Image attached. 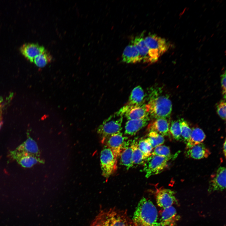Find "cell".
I'll list each match as a JSON object with an SVG mask.
<instances>
[{
  "instance_id": "6da1fadb",
  "label": "cell",
  "mask_w": 226,
  "mask_h": 226,
  "mask_svg": "<svg viewBox=\"0 0 226 226\" xmlns=\"http://www.w3.org/2000/svg\"><path fill=\"white\" fill-rule=\"evenodd\" d=\"M159 90L152 89L145 106L149 115L154 119L167 118L172 110L171 101L168 95L161 94Z\"/></svg>"
},
{
  "instance_id": "7a4b0ae2",
  "label": "cell",
  "mask_w": 226,
  "mask_h": 226,
  "mask_svg": "<svg viewBox=\"0 0 226 226\" xmlns=\"http://www.w3.org/2000/svg\"><path fill=\"white\" fill-rule=\"evenodd\" d=\"M132 221L134 226H159L158 211L151 201L145 197L141 199Z\"/></svg>"
},
{
  "instance_id": "3957f363",
  "label": "cell",
  "mask_w": 226,
  "mask_h": 226,
  "mask_svg": "<svg viewBox=\"0 0 226 226\" xmlns=\"http://www.w3.org/2000/svg\"><path fill=\"white\" fill-rule=\"evenodd\" d=\"M91 225L92 226H134L126 211L116 208L100 212Z\"/></svg>"
},
{
  "instance_id": "277c9868",
  "label": "cell",
  "mask_w": 226,
  "mask_h": 226,
  "mask_svg": "<svg viewBox=\"0 0 226 226\" xmlns=\"http://www.w3.org/2000/svg\"><path fill=\"white\" fill-rule=\"evenodd\" d=\"M123 116L118 111L104 121L98 128L97 132L102 143L111 136L121 132Z\"/></svg>"
},
{
  "instance_id": "5b68a950",
  "label": "cell",
  "mask_w": 226,
  "mask_h": 226,
  "mask_svg": "<svg viewBox=\"0 0 226 226\" xmlns=\"http://www.w3.org/2000/svg\"><path fill=\"white\" fill-rule=\"evenodd\" d=\"M144 40L148 49L151 63L157 62L170 47V44L165 39L155 34L149 35L144 38Z\"/></svg>"
},
{
  "instance_id": "8992f818",
  "label": "cell",
  "mask_w": 226,
  "mask_h": 226,
  "mask_svg": "<svg viewBox=\"0 0 226 226\" xmlns=\"http://www.w3.org/2000/svg\"><path fill=\"white\" fill-rule=\"evenodd\" d=\"M176 154L167 157L153 155L148 157L143 164V171L146 178L161 173L166 168L168 162L175 158Z\"/></svg>"
},
{
  "instance_id": "52a82bcc",
  "label": "cell",
  "mask_w": 226,
  "mask_h": 226,
  "mask_svg": "<svg viewBox=\"0 0 226 226\" xmlns=\"http://www.w3.org/2000/svg\"><path fill=\"white\" fill-rule=\"evenodd\" d=\"M117 159L112 151L105 145L100 153V161L102 175L106 178H109L116 170Z\"/></svg>"
},
{
  "instance_id": "ba28073f",
  "label": "cell",
  "mask_w": 226,
  "mask_h": 226,
  "mask_svg": "<svg viewBox=\"0 0 226 226\" xmlns=\"http://www.w3.org/2000/svg\"><path fill=\"white\" fill-rule=\"evenodd\" d=\"M126 137L123 136L121 132L108 138L104 143L117 158L119 157L122 151L129 143L126 142Z\"/></svg>"
},
{
  "instance_id": "9c48e42d",
  "label": "cell",
  "mask_w": 226,
  "mask_h": 226,
  "mask_svg": "<svg viewBox=\"0 0 226 226\" xmlns=\"http://www.w3.org/2000/svg\"><path fill=\"white\" fill-rule=\"evenodd\" d=\"M118 111L128 120L140 119L149 116L145 105L144 104L132 106L126 105Z\"/></svg>"
},
{
  "instance_id": "30bf717a",
  "label": "cell",
  "mask_w": 226,
  "mask_h": 226,
  "mask_svg": "<svg viewBox=\"0 0 226 226\" xmlns=\"http://www.w3.org/2000/svg\"><path fill=\"white\" fill-rule=\"evenodd\" d=\"M226 171L224 167H220L218 169L210 181L208 189L209 192L221 191L225 188Z\"/></svg>"
},
{
  "instance_id": "8fae6325",
  "label": "cell",
  "mask_w": 226,
  "mask_h": 226,
  "mask_svg": "<svg viewBox=\"0 0 226 226\" xmlns=\"http://www.w3.org/2000/svg\"><path fill=\"white\" fill-rule=\"evenodd\" d=\"M9 156L24 168H30L38 163H44L43 161L40 158L31 154L17 152L14 150L10 151Z\"/></svg>"
},
{
  "instance_id": "7c38bea8",
  "label": "cell",
  "mask_w": 226,
  "mask_h": 226,
  "mask_svg": "<svg viewBox=\"0 0 226 226\" xmlns=\"http://www.w3.org/2000/svg\"><path fill=\"white\" fill-rule=\"evenodd\" d=\"M174 191L168 189H163L159 190L156 195V201L157 205L163 208L172 206L177 202Z\"/></svg>"
},
{
  "instance_id": "4fadbf2b",
  "label": "cell",
  "mask_w": 226,
  "mask_h": 226,
  "mask_svg": "<svg viewBox=\"0 0 226 226\" xmlns=\"http://www.w3.org/2000/svg\"><path fill=\"white\" fill-rule=\"evenodd\" d=\"M170 123L166 118L155 119L148 124V131L155 132L163 137L169 135Z\"/></svg>"
},
{
  "instance_id": "5bb4252c",
  "label": "cell",
  "mask_w": 226,
  "mask_h": 226,
  "mask_svg": "<svg viewBox=\"0 0 226 226\" xmlns=\"http://www.w3.org/2000/svg\"><path fill=\"white\" fill-rule=\"evenodd\" d=\"M179 219L175 208L171 206L164 208L158 221L159 226H173Z\"/></svg>"
},
{
  "instance_id": "9a60e30c",
  "label": "cell",
  "mask_w": 226,
  "mask_h": 226,
  "mask_svg": "<svg viewBox=\"0 0 226 226\" xmlns=\"http://www.w3.org/2000/svg\"><path fill=\"white\" fill-rule=\"evenodd\" d=\"M45 50V48L38 44L26 43L20 48L22 54L31 62H33L34 58Z\"/></svg>"
},
{
  "instance_id": "2e32d148",
  "label": "cell",
  "mask_w": 226,
  "mask_h": 226,
  "mask_svg": "<svg viewBox=\"0 0 226 226\" xmlns=\"http://www.w3.org/2000/svg\"><path fill=\"white\" fill-rule=\"evenodd\" d=\"M27 137L26 141L19 146L14 150L40 158V152L36 142L30 136L29 133H27Z\"/></svg>"
},
{
  "instance_id": "e0dca14e",
  "label": "cell",
  "mask_w": 226,
  "mask_h": 226,
  "mask_svg": "<svg viewBox=\"0 0 226 226\" xmlns=\"http://www.w3.org/2000/svg\"><path fill=\"white\" fill-rule=\"evenodd\" d=\"M150 120L149 116L137 119L128 120L125 124V134L133 135L146 126Z\"/></svg>"
},
{
  "instance_id": "ac0fdd59",
  "label": "cell",
  "mask_w": 226,
  "mask_h": 226,
  "mask_svg": "<svg viewBox=\"0 0 226 226\" xmlns=\"http://www.w3.org/2000/svg\"><path fill=\"white\" fill-rule=\"evenodd\" d=\"M132 44L136 48L144 63H151L149 54L148 49L146 45L143 35L135 37L132 40Z\"/></svg>"
},
{
  "instance_id": "d6986e66",
  "label": "cell",
  "mask_w": 226,
  "mask_h": 226,
  "mask_svg": "<svg viewBox=\"0 0 226 226\" xmlns=\"http://www.w3.org/2000/svg\"><path fill=\"white\" fill-rule=\"evenodd\" d=\"M122 61L127 63H135L142 61V58L136 47L132 44L127 46L123 51Z\"/></svg>"
},
{
  "instance_id": "ffe728a7",
  "label": "cell",
  "mask_w": 226,
  "mask_h": 226,
  "mask_svg": "<svg viewBox=\"0 0 226 226\" xmlns=\"http://www.w3.org/2000/svg\"><path fill=\"white\" fill-rule=\"evenodd\" d=\"M187 150L186 153V156L196 159L207 158L211 154L209 150L202 143Z\"/></svg>"
},
{
  "instance_id": "44dd1931",
  "label": "cell",
  "mask_w": 226,
  "mask_h": 226,
  "mask_svg": "<svg viewBox=\"0 0 226 226\" xmlns=\"http://www.w3.org/2000/svg\"><path fill=\"white\" fill-rule=\"evenodd\" d=\"M145 95L143 88L140 86L135 87L132 91L128 103L129 106L142 105L145 100Z\"/></svg>"
},
{
  "instance_id": "7402d4cb",
  "label": "cell",
  "mask_w": 226,
  "mask_h": 226,
  "mask_svg": "<svg viewBox=\"0 0 226 226\" xmlns=\"http://www.w3.org/2000/svg\"><path fill=\"white\" fill-rule=\"evenodd\" d=\"M135 140L126 147L121 152L119 156L121 164L125 166L127 169L132 167L133 165L132 161V155Z\"/></svg>"
},
{
  "instance_id": "603a6c76",
  "label": "cell",
  "mask_w": 226,
  "mask_h": 226,
  "mask_svg": "<svg viewBox=\"0 0 226 226\" xmlns=\"http://www.w3.org/2000/svg\"><path fill=\"white\" fill-rule=\"evenodd\" d=\"M191 130L190 137L186 143V149L202 143L206 138V135L204 132L200 128L194 127Z\"/></svg>"
},
{
  "instance_id": "cb8c5ba5",
  "label": "cell",
  "mask_w": 226,
  "mask_h": 226,
  "mask_svg": "<svg viewBox=\"0 0 226 226\" xmlns=\"http://www.w3.org/2000/svg\"><path fill=\"white\" fill-rule=\"evenodd\" d=\"M52 57L50 53L45 49L34 58L33 62L39 67H43L52 60Z\"/></svg>"
},
{
  "instance_id": "d4e9b609",
  "label": "cell",
  "mask_w": 226,
  "mask_h": 226,
  "mask_svg": "<svg viewBox=\"0 0 226 226\" xmlns=\"http://www.w3.org/2000/svg\"><path fill=\"white\" fill-rule=\"evenodd\" d=\"M147 158L139 148L137 143L135 140L132 159L133 164H143Z\"/></svg>"
},
{
  "instance_id": "484cf974",
  "label": "cell",
  "mask_w": 226,
  "mask_h": 226,
  "mask_svg": "<svg viewBox=\"0 0 226 226\" xmlns=\"http://www.w3.org/2000/svg\"><path fill=\"white\" fill-rule=\"evenodd\" d=\"M147 138L153 148L162 145L164 142L163 136L154 131L149 132Z\"/></svg>"
},
{
  "instance_id": "4316f807",
  "label": "cell",
  "mask_w": 226,
  "mask_h": 226,
  "mask_svg": "<svg viewBox=\"0 0 226 226\" xmlns=\"http://www.w3.org/2000/svg\"><path fill=\"white\" fill-rule=\"evenodd\" d=\"M179 121L180 126L182 138L186 143L190 137L192 130L187 122L184 119L181 118L179 120Z\"/></svg>"
},
{
  "instance_id": "83f0119b",
  "label": "cell",
  "mask_w": 226,
  "mask_h": 226,
  "mask_svg": "<svg viewBox=\"0 0 226 226\" xmlns=\"http://www.w3.org/2000/svg\"><path fill=\"white\" fill-rule=\"evenodd\" d=\"M177 141L182 139L179 122L178 121H172L169 127V135Z\"/></svg>"
},
{
  "instance_id": "f1b7e54d",
  "label": "cell",
  "mask_w": 226,
  "mask_h": 226,
  "mask_svg": "<svg viewBox=\"0 0 226 226\" xmlns=\"http://www.w3.org/2000/svg\"><path fill=\"white\" fill-rule=\"evenodd\" d=\"M137 145L139 148L146 157L148 158L151 155L153 148L147 138L139 141Z\"/></svg>"
},
{
  "instance_id": "f546056e",
  "label": "cell",
  "mask_w": 226,
  "mask_h": 226,
  "mask_svg": "<svg viewBox=\"0 0 226 226\" xmlns=\"http://www.w3.org/2000/svg\"><path fill=\"white\" fill-rule=\"evenodd\" d=\"M151 155L165 157H169L172 155L170 148L168 146L162 145L154 148Z\"/></svg>"
},
{
  "instance_id": "4dcf8cb0",
  "label": "cell",
  "mask_w": 226,
  "mask_h": 226,
  "mask_svg": "<svg viewBox=\"0 0 226 226\" xmlns=\"http://www.w3.org/2000/svg\"><path fill=\"white\" fill-rule=\"evenodd\" d=\"M217 112L218 116L223 120L226 119L225 100H222L217 105L216 107Z\"/></svg>"
},
{
  "instance_id": "1f68e13d",
  "label": "cell",
  "mask_w": 226,
  "mask_h": 226,
  "mask_svg": "<svg viewBox=\"0 0 226 226\" xmlns=\"http://www.w3.org/2000/svg\"><path fill=\"white\" fill-rule=\"evenodd\" d=\"M226 73L225 71L221 76V86L222 89V93L223 98H226Z\"/></svg>"
},
{
  "instance_id": "d6a6232c",
  "label": "cell",
  "mask_w": 226,
  "mask_h": 226,
  "mask_svg": "<svg viewBox=\"0 0 226 226\" xmlns=\"http://www.w3.org/2000/svg\"><path fill=\"white\" fill-rule=\"evenodd\" d=\"M2 109L0 107V129L3 125V121L2 117Z\"/></svg>"
},
{
  "instance_id": "836d02e7",
  "label": "cell",
  "mask_w": 226,
  "mask_h": 226,
  "mask_svg": "<svg viewBox=\"0 0 226 226\" xmlns=\"http://www.w3.org/2000/svg\"><path fill=\"white\" fill-rule=\"evenodd\" d=\"M226 140H225L224 142L223 143V151L224 155V156L225 157L226 156Z\"/></svg>"
},
{
  "instance_id": "e575fe53",
  "label": "cell",
  "mask_w": 226,
  "mask_h": 226,
  "mask_svg": "<svg viewBox=\"0 0 226 226\" xmlns=\"http://www.w3.org/2000/svg\"><path fill=\"white\" fill-rule=\"evenodd\" d=\"M3 98L0 96V107H1V104L3 102Z\"/></svg>"
},
{
  "instance_id": "d590c367",
  "label": "cell",
  "mask_w": 226,
  "mask_h": 226,
  "mask_svg": "<svg viewBox=\"0 0 226 226\" xmlns=\"http://www.w3.org/2000/svg\"><path fill=\"white\" fill-rule=\"evenodd\" d=\"M89 226H91V225H90Z\"/></svg>"
}]
</instances>
